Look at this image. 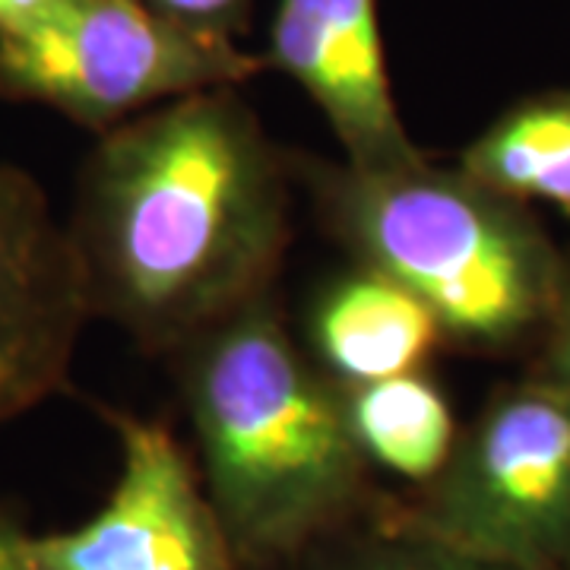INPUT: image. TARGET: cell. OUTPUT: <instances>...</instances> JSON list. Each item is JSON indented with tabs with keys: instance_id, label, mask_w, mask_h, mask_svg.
<instances>
[{
	"instance_id": "9",
	"label": "cell",
	"mask_w": 570,
	"mask_h": 570,
	"mask_svg": "<svg viewBox=\"0 0 570 570\" xmlns=\"http://www.w3.org/2000/svg\"><path fill=\"white\" fill-rule=\"evenodd\" d=\"M444 346V333L425 302L374 266L352 261L307 305V355L340 387L428 371Z\"/></svg>"
},
{
	"instance_id": "11",
	"label": "cell",
	"mask_w": 570,
	"mask_h": 570,
	"mask_svg": "<svg viewBox=\"0 0 570 570\" xmlns=\"http://www.w3.org/2000/svg\"><path fill=\"white\" fill-rule=\"evenodd\" d=\"M456 165L517 204H549L570 219V89H542L508 105Z\"/></svg>"
},
{
	"instance_id": "14",
	"label": "cell",
	"mask_w": 570,
	"mask_h": 570,
	"mask_svg": "<svg viewBox=\"0 0 570 570\" xmlns=\"http://www.w3.org/2000/svg\"><path fill=\"white\" fill-rule=\"evenodd\" d=\"M530 367L570 384V247L564 250L558 302H554V311H551V321L546 326L542 343L530 355Z\"/></svg>"
},
{
	"instance_id": "4",
	"label": "cell",
	"mask_w": 570,
	"mask_h": 570,
	"mask_svg": "<svg viewBox=\"0 0 570 570\" xmlns=\"http://www.w3.org/2000/svg\"><path fill=\"white\" fill-rule=\"evenodd\" d=\"M412 530L527 570H570V384L542 371L491 390L422 489L393 494Z\"/></svg>"
},
{
	"instance_id": "12",
	"label": "cell",
	"mask_w": 570,
	"mask_h": 570,
	"mask_svg": "<svg viewBox=\"0 0 570 570\" xmlns=\"http://www.w3.org/2000/svg\"><path fill=\"white\" fill-rule=\"evenodd\" d=\"M273 570H527L479 558L472 551L453 549L448 542L419 532L400 520L393 508V494L374 504L362 520L326 539L307 546L302 554Z\"/></svg>"
},
{
	"instance_id": "8",
	"label": "cell",
	"mask_w": 570,
	"mask_h": 570,
	"mask_svg": "<svg viewBox=\"0 0 570 570\" xmlns=\"http://www.w3.org/2000/svg\"><path fill=\"white\" fill-rule=\"evenodd\" d=\"M321 108L355 168L428 159L393 99L377 0H279L264 55Z\"/></svg>"
},
{
	"instance_id": "3",
	"label": "cell",
	"mask_w": 570,
	"mask_h": 570,
	"mask_svg": "<svg viewBox=\"0 0 570 570\" xmlns=\"http://www.w3.org/2000/svg\"><path fill=\"white\" fill-rule=\"evenodd\" d=\"M292 171L326 235L425 302L450 348L530 358L542 343L564 250L530 206L431 159L355 168L292 153Z\"/></svg>"
},
{
	"instance_id": "16",
	"label": "cell",
	"mask_w": 570,
	"mask_h": 570,
	"mask_svg": "<svg viewBox=\"0 0 570 570\" xmlns=\"http://www.w3.org/2000/svg\"><path fill=\"white\" fill-rule=\"evenodd\" d=\"M45 3H51V0H0V36L17 29L29 17H36Z\"/></svg>"
},
{
	"instance_id": "2",
	"label": "cell",
	"mask_w": 570,
	"mask_h": 570,
	"mask_svg": "<svg viewBox=\"0 0 570 570\" xmlns=\"http://www.w3.org/2000/svg\"><path fill=\"white\" fill-rule=\"evenodd\" d=\"M197 469L245 570H273L384 498L343 387L292 336L276 292L168 355Z\"/></svg>"
},
{
	"instance_id": "6",
	"label": "cell",
	"mask_w": 570,
	"mask_h": 570,
	"mask_svg": "<svg viewBox=\"0 0 570 570\" xmlns=\"http://www.w3.org/2000/svg\"><path fill=\"white\" fill-rule=\"evenodd\" d=\"M121 469L80 527L36 535L39 570H245L184 444L153 419L102 409Z\"/></svg>"
},
{
	"instance_id": "1",
	"label": "cell",
	"mask_w": 570,
	"mask_h": 570,
	"mask_svg": "<svg viewBox=\"0 0 570 570\" xmlns=\"http://www.w3.org/2000/svg\"><path fill=\"white\" fill-rule=\"evenodd\" d=\"M292 153L238 86L204 89L99 134L63 219L89 314L171 355L276 292L292 238Z\"/></svg>"
},
{
	"instance_id": "5",
	"label": "cell",
	"mask_w": 570,
	"mask_h": 570,
	"mask_svg": "<svg viewBox=\"0 0 570 570\" xmlns=\"http://www.w3.org/2000/svg\"><path fill=\"white\" fill-rule=\"evenodd\" d=\"M266 67L238 41L159 17L146 0H51L0 36V99L45 105L92 134Z\"/></svg>"
},
{
	"instance_id": "7",
	"label": "cell",
	"mask_w": 570,
	"mask_h": 570,
	"mask_svg": "<svg viewBox=\"0 0 570 570\" xmlns=\"http://www.w3.org/2000/svg\"><path fill=\"white\" fill-rule=\"evenodd\" d=\"M89 321L67 223L26 168L0 163V428L70 387Z\"/></svg>"
},
{
	"instance_id": "10",
	"label": "cell",
	"mask_w": 570,
	"mask_h": 570,
	"mask_svg": "<svg viewBox=\"0 0 570 570\" xmlns=\"http://www.w3.org/2000/svg\"><path fill=\"white\" fill-rule=\"evenodd\" d=\"M343 396L367 466L403 479L409 489H422L441 472L463 428L431 371L343 387Z\"/></svg>"
},
{
	"instance_id": "15",
	"label": "cell",
	"mask_w": 570,
	"mask_h": 570,
	"mask_svg": "<svg viewBox=\"0 0 570 570\" xmlns=\"http://www.w3.org/2000/svg\"><path fill=\"white\" fill-rule=\"evenodd\" d=\"M32 542L36 535L26 530L20 517L0 504V570H39Z\"/></svg>"
},
{
	"instance_id": "13",
	"label": "cell",
	"mask_w": 570,
	"mask_h": 570,
	"mask_svg": "<svg viewBox=\"0 0 570 570\" xmlns=\"http://www.w3.org/2000/svg\"><path fill=\"white\" fill-rule=\"evenodd\" d=\"M159 17L209 39L235 41L247 29L254 0H146Z\"/></svg>"
}]
</instances>
